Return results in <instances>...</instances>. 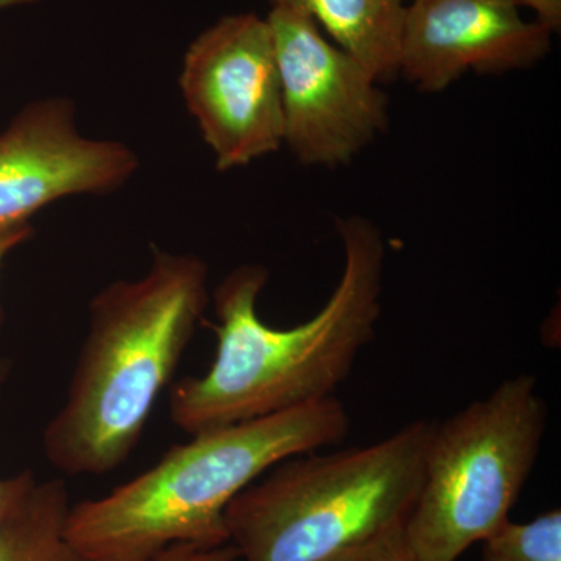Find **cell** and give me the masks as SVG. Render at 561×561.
Here are the masks:
<instances>
[{
	"mask_svg": "<svg viewBox=\"0 0 561 561\" xmlns=\"http://www.w3.org/2000/svg\"><path fill=\"white\" fill-rule=\"evenodd\" d=\"M209 301L206 261L160 249L140 278L114 280L92 297L68 393L43 434L55 470L106 476L125 463Z\"/></svg>",
	"mask_w": 561,
	"mask_h": 561,
	"instance_id": "obj_2",
	"label": "cell"
},
{
	"mask_svg": "<svg viewBox=\"0 0 561 561\" xmlns=\"http://www.w3.org/2000/svg\"><path fill=\"white\" fill-rule=\"evenodd\" d=\"M139 165L127 144L84 135L72 99H35L0 131V231L65 198L116 194Z\"/></svg>",
	"mask_w": 561,
	"mask_h": 561,
	"instance_id": "obj_8",
	"label": "cell"
},
{
	"mask_svg": "<svg viewBox=\"0 0 561 561\" xmlns=\"http://www.w3.org/2000/svg\"><path fill=\"white\" fill-rule=\"evenodd\" d=\"M434 420L362 448L279 461L225 512L243 561H328L404 526L423 482Z\"/></svg>",
	"mask_w": 561,
	"mask_h": 561,
	"instance_id": "obj_4",
	"label": "cell"
},
{
	"mask_svg": "<svg viewBox=\"0 0 561 561\" xmlns=\"http://www.w3.org/2000/svg\"><path fill=\"white\" fill-rule=\"evenodd\" d=\"M345 265L330 300L311 320L276 330L257 313L271 273L243 264L213 294L217 351L203 376L171 390V419L186 434L230 426L334 397L381 319L386 242L365 217L337 224Z\"/></svg>",
	"mask_w": 561,
	"mask_h": 561,
	"instance_id": "obj_1",
	"label": "cell"
},
{
	"mask_svg": "<svg viewBox=\"0 0 561 561\" xmlns=\"http://www.w3.org/2000/svg\"><path fill=\"white\" fill-rule=\"evenodd\" d=\"M548 426V404L527 373L435 421L419 497L402 537L416 561H457L508 522Z\"/></svg>",
	"mask_w": 561,
	"mask_h": 561,
	"instance_id": "obj_5",
	"label": "cell"
},
{
	"mask_svg": "<svg viewBox=\"0 0 561 561\" xmlns=\"http://www.w3.org/2000/svg\"><path fill=\"white\" fill-rule=\"evenodd\" d=\"M32 236V225H24V227L13 228V230L0 231V268H2L7 257H9L14 250L20 249L22 243L27 242ZM0 320H2V311H0Z\"/></svg>",
	"mask_w": 561,
	"mask_h": 561,
	"instance_id": "obj_17",
	"label": "cell"
},
{
	"mask_svg": "<svg viewBox=\"0 0 561 561\" xmlns=\"http://www.w3.org/2000/svg\"><path fill=\"white\" fill-rule=\"evenodd\" d=\"M184 105L219 172L284 147L283 98L267 16L227 14L198 33L180 70Z\"/></svg>",
	"mask_w": 561,
	"mask_h": 561,
	"instance_id": "obj_6",
	"label": "cell"
},
{
	"mask_svg": "<svg viewBox=\"0 0 561 561\" xmlns=\"http://www.w3.org/2000/svg\"><path fill=\"white\" fill-rule=\"evenodd\" d=\"M283 98L284 146L309 168L348 164L389 127L382 84L298 10L267 14Z\"/></svg>",
	"mask_w": 561,
	"mask_h": 561,
	"instance_id": "obj_7",
	"label": "cell"
},
{
	"mask_svg": "<svg viewBox=\"0 0 561 561\" xmlns=\"http://www.w3.org/2000/svg\"><path fill=\"white\" fill-rule=\"evenodd\" d=\"M10 364L9 362L0 360V390L5 383L7 376H9ZM36 482L35 476L31 471L21 472L10 479H0V529L3 523L9 518L10 513L16 507L21 497L27 493L33 483Z\"/></svg>",
	"mask_w": 561,
	"mask_h": 561,
	"instance_id": "obj_14",
	"label": "cell"
},
{
	"mask_svg": "<svg viewBox=\"0 0 561 561\" xmlns=\"http://www.w3.org/2000/svg\"><path fill=\"white\" fill-rule=\"evenodd\" d=\"M38 2L41 0H0V11L20 9V7L33 5Z\"/></svg>",
	"mask_w": 561,
	"mask_h": 561,
	"instance_id": "obj_18",
	"label": "cell"
},
{
	"mask_svg": "<svg viewBox=\"0 0 561 561\" xmlns=\"http://www.w3.org/2000/svg\"><path fill=\"white\" fill-rule=\"evenodd\" d=\"M519 9H529L534 21L542 25L552 35L561 31V0H515Z\"/></svg>",
	"mask_w": 561,
	"mask_h": 561,
	"instance_id": "obj_16",
	"label": "cell"
},
{
	"mask_svg": "<svg viewBox=\"0 0 561 561\" xmlns=\"http://www.w3.org/2000/svg\"><path fill=\"white\" fill-rule=\"evenodd\" d=\"M552 33L515 0H411L402 22L400 76L426 94L465 73L501 76L548 57Z\"/></svg>",
	"mask_w": 561,
	"mask_h": 561,
	"instance_id": "obj_9",
	"label": "cell"
},
{
	"mask_svg": "<svg viewBox=\"0 0 561 561\" xmlns=\"http://www.w3.org/2000/svg\"><path fill=\"white\" fill-rule=\"evenodd\" d=\"M311 16L321 32L383 84L400 77L402 22L411 0H267Z\"/></svg>",
	"mask_w": 561,
	"mask_h": 561,
	"instance_id": "obj_10",
	"label": "cell"
},
{
	"mask_svg": "<svg viewBox=\"0 0 561 561\" xmlns=\"http://www.w3.org/2000/svg\"><path fill=\"white\" fill-rule=\"evenodd\" d=\"M69 511L61 479L33 483L0 529V561H84L66 538Z\"/></svg>",
	"mask_w": 561,
	"mask_h": 561,
	"instance_id": "obj_11",
	"label": "cell"
},
{
	"mask_svg": "<svg viewBox=\"0 0 561 561\" xmlns=\"http://www.w3.org/2000/svg\"><path fill=\"white\" fill-rule=\"evenodd\" d=\"M238 549L227 542V545L216 546V548H205L197 545H176L161 553L153 561H239Z\"/></svg>",
	"mask_w": 561,
	"mask_h": 561,
	"instance_id": "obj_15",
	"label": "cell"
},
{
	"mask_svg": "<svg viewBox=\"0 0 561 561\" xmlns=\"http://www.w3.org/2000/svg\"><path fill=\"white\" fill-rule=\"evenodd\" d=\"M479 561H561L560 508L527 523L508 519L482 541Z\"/></svg>",
	"mask_w": 561,
	"mask_h": 561,
	"instance_id": "obj_12",
	"label": "cell"
},
{
	"mask_svg": "<svg viewBox=\"0 0 561 561\" xmlns=\"http://www.w3.org/2000/svg\"><path fill=\"white\" fill-rule=\"evenodd\" d=\"M337 398L191 435L105 496L70 505L66 538L84 561H153L176 545H227L225 512L279 461L339 445Z\"/></svg>",
	"mask_w": 561,
	"mask_h": 561,
	"instance_id": "obj_3",
	"label": "cell"
},
{
	"mask_svg": "<svg viewBox=\"0 0 561 561\" xmlns=\"http://www.w3.org/2000/svg\"><path fill=\"white\" fill-rule=\"evenodd\" d=\"M402 527L386 531L328 561H416L402 537Z\"/></svg>",
	"mask_w": 561,
	"mask_h": 561,
	"instance_id": "obj_13",
	"label": "cell"
}]
</instances>
